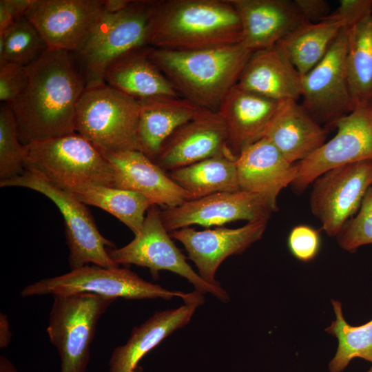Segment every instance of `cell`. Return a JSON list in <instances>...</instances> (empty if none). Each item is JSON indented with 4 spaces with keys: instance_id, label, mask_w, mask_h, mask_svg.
<instances>
[{
    "instance_id": "cell-14",
    "label": "cell",
    "mask_w": 372,
    "mask_h": 372,
    "mask_svg": "<svg viewBox=\"0 0 372 372\" xmlns=\"http://www.w3.org/2000/svg\"><path fill=\"white\" fill-rule=\"evenodd\" d=\"M337 133L309 156L296 163L298 173L291 185L303 192L327 171L344 165L372 161V106L360 107L338 120Z\"/></svg>"
},
{
    "instance_id": "cell-16",
    "label": "cell",
    "mask_w": 372,
    "mask_h": 372,
    "mask_svg": "<svg viewBox=\"0 0 372 372\" xmlns=\"http://www.w3.org/2000/svg\"><path fill=\"white\" fill-rule=\"evenodd\" d=\"M267 222L258 220L236 229L220 227L203 231L187 227L172 231L170 236L183 245L200 278L210 285L220 286L215 278L220 265L229 256L242 254L259 240Z\"/></svg>"
},
{
    "instance_id": "cell-5",
    "label": "cell",
    "mask_w": 372,
    "mask_h": 372,
    "mask_svg": "<svg viewBox=\"0 0 372 372\" xmlns=\"http://www.w3.org/2000/svg\"><path fill=\"white\" fill-rule=\"evenodd\" d=\"M158 1L136 0L124 9L107 12L85 46L72 53L86 88L105 83L107 67L130 50L149 45L152 20Z\"/></svg>"
},
{
    "instance_id": "cell-39",
    "label": "cell",
    "mask_w": 372,
    "mask_h": 372,
    "mask_svg": "<svg viewBox=\"0 0 372 372\" xmlns=\"http://www.w3.org/2000/svg\"><path fill=\"white\" fill-rule=\"evenodd\" d=\"M296 7L309 23H318L328 17L330 5L325 0H293Z\"/></svg>"
},
{
    "instance_id": "cell-29",
    "label": "cell",
    "mask_w": 372,
    "mask_h": 372,
    "mask_svg": "<svg viewBox=\"0 0 372 372\" xmlns=\"http://www.w3.org/2000/svg\"><path fill=\"white\" fill-rule=\"evenodd\" d=\"M167 174L192 200L240 190L236 158L227 156L211 157Z\"/></svg>"
},
{
    "instance_id": "cell-26",
    "label": "cell",
    "mask_w": 372,
    "mask_h": 372,
    "mask_svg": "<svg viewBox=\"0 0 372 372\" xmlns=\"http://www.w3.org/2000/svg\"><path fill=\"white\" fill-rule=\"evenodd\" d=\"M151 46L134 49L121 55L106 69L104 82L136 99L180 96L149 57Z\"/></svg>"
},
{
    "instance_id": "cell-8",
    "label": "cell",
    "mask_w": 372,
    "mask_h": 372,
    "mask_svg": "<svg viewBox=\"0 0 372 372\" xmlns=\"http://www.w3.org/2000/svg\"><path fill=\"white\" fill-rule=\"evenodd\" d=\"M52 296L47 333L61 372H85L97 323L115 300L87 293Z\"/></svg>"
},
{
    "instance_id": "cell-23",
    "label": "cell",
    "mask_w": 372,
    "mask_h": 372,
    "mask_svg": "<svg viewBox=\"0 0 372 372\" xmlns=\"http://www.w3.org/2000/svg\"><path fill=\"white\" fill-rule=\"evenodd\" d=\"M236 85L278 102L302 95V75L276 46L253 52Z\"/></svg>"
},
{
    "instance_id": "cell-40",
    "label": "cell",
    "mask_w": 372,
    "mask_h": 372,
    "mask_svg": "<svg viewBox=\"0 0 372 372\" xmlns=\"http://www.w3.org/2000/svg\"><path fill=\"white\" fill-rule=\"evenodd\" d=\"M12 333L10 332L9 321L6 314H0V348H6L11 340Z\"/></svg>"
},
{
    "instance_id": "cell-31",
    "label": "cell",
    "mask_w": 372,
    "mask_h": 372,
    "mask_svg": "<svg viewBox=\"0 0 372 372\" xmlns=\"http://www.w3.org/2000/svg\"><path fill=\"white\" fill-rule=\"evenodd\" d=\"M335 319L325 329L338 339V346L328 367L329 372H342L355 358L372 362V320L358 327L349 324L342 313V303L331 300Z\"/></svg>"
},
{
    "instance_id": "cell-24",
    "label": "cell",
    "mask_w": 372,
    "mask_h": 372,
    "mask_svg": "<svg viewBox=\"0 0 372 372\" xmlns=\"http://www.w3.org/2000/svg\"><path fill=\"white\" fill-rule=\"evenodd\" d=\"M202 302H184L182 306L156 312L144 323L135 327L125 344L113 351L110 372H143L140 360L165 338L191 320Z\"/></svg>"
},
{
    "instance_id": "cell-20",
    "label": "cell",
    "mask_w": 372,
    "mask_h": 372,
    "mask_svg": "<svg viewBox=\"0 0 372 372\" xmlns=\"http://www.w3.org/2000/svg\"><path fill=\"white\" fill-rule=\"evenodd\" d=\"M279 102L235 85L218 110L225 125L228 149L236 158L247 146L264 137Z\"/></svg>"
},
{
    "instance_id": "cell-21",
    "label": "cell",
    "mask_w": 372,
    "mask_h": 372,
    "mask_svg": "<svg viewBox=\"0 0 372 372\" xmlns=\"http://www.w3.org/2000/svg\"><path fill=\"white\" fill-rule=\"evenodd\" d=\"M239 188L277 205L280 192L295 180L297 167L265 137L245 147L236 158Z\"/></svg>"
},
{
    "instance_id": "cell-2",
    "label": "cell",
    "mask_w": 372,
    "mask_h": 372,
    "mask_svg": "<svg viewBox=\"0 0 372 372\" xmlns=\"http://www.w3.org/2000/svg\"><path fill=\"white\" fill-rule=\"evenodd\" d=\"M251 53L239 43L192 50L150 47L149 57L180 97L199 107L218 112Z\"/></svg>"
},
{
    "instance_id": "cell-25",
    "label": "cell",
    "mask_w": 372,
    "mask_h": 372,
    "mask_svg": "<svg viewBox=\"0 0 372 372\" xmlns=\"http://www.w3.org/2000/svg\"><path fill=\"white\" fill-rule=\"evenodd\" d=\"M137 100L138 141L142 152L152 161L166 139L203 110L180 96H151Z\"/></svg>"
},
{
    "instance_id": "cell-6",
    "label": "cell",
    "mask_w": 372,
    "mask_h": 372,
    "mask_svg": "<svg viewBox=\"0 0 372 372\" xmlns=\"http://www.w3.org/2000/svg\"><path fill=\"white\" fill-rule=\"evenodd\" d=\"M138 100L104 83L86 88L76 108L75 131L101 154L141 151Z\"/></svg>"
},
{
    "instance_id": "cell-36",
    "label": "cell",
    "mask_w": 372,
    "mask_h": 372,
    "mask_svg": "<svg viewBox=\"0 0 372 372\" xmlns=\"http://www.w3.org/2000/svg\"><path fill=\"white\" fill-rule=\"evenodd\" d=\"M28 80L25 66L12 63L0 65L1 103H12L25 89Z\"/></svg>"
},
{
    "instance_id": "cell-35",
    "label": "cell",
    "mask_w": 372,
    "mask_h": 372,
    "mask_svg": "<svg viewBox=\"0 0 372 372\" xmlns=\"http://www.w3.org/2000/svg\"><path fill=\"white\" fill-rule=\"evenodd\" d=\"M322 240L318 230L307 225H298L290 231L287 238L288 249L297 260L307 262L319 254Z\"/></svg>"
},
{
    "instance_id": "cell-10",
    "label": "cell",
    "mask_w": 372,
    "mask_h": 372,
    "mask_svg": "<svg viewBox=\"0 0 372 372\" xmlns=\"http://www.w3.org/2000/svg\"><path fill=\"white\" fill-rule=\"evenodd\" d=\"M165 228L161 209L152 206L147 211L143 225L138 234L127 245L109 251L111 259L117 265H135L147 267L154 278L161 271L175 273L193 285L196 291L210 293L220 301L229 300V295L220 285L204 281L187 262L186 258L176 246Z\"/></svg>"
},
{
    "instance_id": "cell-38",
    "label": "cell",
    "mask_w": 372,
    "mask_h": 372,
    "mask_svg": "<svg viewBox=\"0 0 372 372\" xmlns=\"http://www.w3.org/2000/svg\"><path fill=\"white\" fill-rule=\"evenodd\" d=\"M34 0H1L0 32H3L21 18L25 17Z\"/></svg>"
},
{
    "instance_id": "cell-28",
    "label": "cell",
    "mask_w": 372,
    "mask_h": 372,
    "mask_svg": "<svg viewBox=\"0 0 372 372\" xmlns=\"http://www.w3.org/2000/svg\"><path fill=\"white\" fill-rule=\"evenodd\" d=\"M346 66L353 110L372 106V14L347 27Z\"/></svg>"
},
{
    "instance_id": "cell-37",
    "label": "cell",
    "mask_w": 372,
    "mask_h": 372,
    "mask_svg": "<svg viewBox=\"0 0 372 372\" xmlns=\"http://www.w3.org/2000/svg\"><path fill=\"white\" fill-rule=\"evenodd\" d=\"M371 10L372 0H341L336 10L331 13L349 27L371 13Z\"/></svg>"
},
{
    "instance_id": "cell-41",
    "label": "cell",
    "mask_w": 372,
    "mask_h": 372,
    "mask_svg": "<svg viewBox=\"0 0 372 372\" xmlns=\"http://www.w3.org/2000/svg\"><path fill=\"white\" fill-rule=\"evenodd\" d=\"M0 372H18V371L9 359L5 356H1Z\"/></svg>"
},
{
    "instance_id": "cell-15",
    "label": "cell",
    "mask_w": 372,
    "mask_h": 372,
    "mask_svg": "<svg viewBox=\"0 0 372 372\" xmlns=\"http://www.w3.org/2000/svg\"><path fill=\"white\" fill-rule=\"evenodd\" d=\"M277 209L278 206L267 198L239 190L187 200L161 210V217L165 228L172 232L194 225L210 227L236 220L268 221Z\"/></svg>"
},
{
    "instance_id": "cell-33",
    "label": "cell",
    "mask_w": 372,
    "mask_h": 372,
    "mask_svg": "<svg viewBox=\"0 0 372 372\" xmlns=\"http://www.w3.org/2000/svg\"><path fill=\"white\" fill-rule=\"evenodd\" d=\"M26 149L19 137L15 116L8 103L0 105V181L24 172Z\"/></svg>"
},
{
    "instance_id": "cell-43",
    "label": "cell",
    "mask_w": 372,
    "mask_h": 372,
    "mask_svg": "<svg viewBox=\"0 0 372 372\" xmlns=\"http://www.w3.org/2000/svg\"><path fill=\"white\" fill-rule=\"evenodd\" d=\"M371 14H372V10H371Z\"/></svg>"
},
{
    "instance_id": "cell-12",
    "label": "cell",
    "mask_w": 372,
    "mask_h": 372,
    "mask_svg": "<svg viewBox=\"0 0 372 372\" xmlns=\"http://www.w3.org/2000/svg\"><path fill=\"white\" fill-rule=\"evenodd\" d=\"M107 12L105 0H34L25 17L48 48L76 53Z\"/></svg>"
},
{
    "instance_id": "cell-4",
    "label": "cell",
    "mask_w": 372,
    "mask_h": 372,
    "mask_svg": "<svg viewBox=\"0 0 372 372\" xmlns=\"http://www.w3.org/2000/svg\"><path fill=\"white\" fill-rule=\"evenodd\" d=\"M25 146V170L38 174L61 189L72 192L94 185L114 187L111 163L76 132Z\"/></svg>"
},
{
    "instance_id": "cell-9",
    "label": "cell",
    "mask_w": 372,
    "mask_h": 372,
    "mask_svg": "<svg viewBox=\"0 0 372 372\" xmlns=\"http://www.w3.org/2000/svg\"><path fill=\"white\" fill-rule=\"evenodd\" d=\"M0 186L31 189L43 194L56 205L64 219L71 269L90 263L107 268L118 267L106 249L114 244L101 235L89 210L70 192L28 170L16 178L1 180Z\"/></svg>"
},
{
    "instance_id": "cell-7",
    "label": "cell",
    "mask_w": 372,
    "mask_h": 372,
    "mask_svg": "<svg viewBox=\"0 0 372 372\" xmlns=\"http://www.w3.org/2000/svg\"><path fill=\"white\" fill-rule=\"evenodd\" d=\"M87 293L116 300H142L163 298L170 300L181 298L184 302L196 300L199 293L194 291L183 293L171 291L159 285L147 282L136 273L125 268L103 267L85 265L71 269L67 273L40 280L25 287L22 297L51 294L71 295Z\"/></svg>"
},
{
    "instance_id": "cell-13",
    "label": "cell",
    "mask_w": 372,
    "mask_h": 372,
    "mask_svg": "<svg viewBox=\"0 0 372 372\" xmlns=\"http://www.w3.org/2000/svg\"><path fill=\"white\" fill-rule=\"evenodd\" d=\"M371 184L372 161L337 167L315 179L310 207L329 236H337L357 213Z\"/></svg>"
},
{
    "instance_id": "cell-34",
    "label": "cell",
    "mask_w": 372,
    "mask_h": 372,
    "mask_svg": "<svg viewBox=\"0 0 372 372\" xmlns=\"http://www.w3.org/2000/svg\"><path fill=\"white\" fill-rule=\"evenodd\" d=\"M336 237L340 247L350 252L372 244V184L357 213L347 221Z\"/></svg>"
},
{
    "instance_id": "cell-32",
    "label": "cell",
    "mask_w": 372,
    "mask_h": 372,
    "mask_svg": "<svg viewBox=\"0 0 372 372\" xmlns=\"http://www.w3.org/2000/svg\"><path fill=\"white\" fill-rule=\"evenodd\" d=\"M48 48L37 29L23 17L0 32V65L12 63L25 67Z\"/></svg>"
},
{
    "instance_id": "cell-30",
    "label": "cell",
    "mask_w": 372,
    "mask_h": 372,
    "mask_svg": "<svg viewBox=\"0 0 372 372\" xmlns=\"http://www.w3.org/2000/svg\"><path fill=\"white\" fill-rule=\"evenodd\" d=\"M69 192L84 205L95 206L111 214L134 235L142 228L145 212L154 205L137 192L111 186H90Z\"/></svg>"
},
{
    "instance_id": "cell-42",
    "label": "cell",
    "mask_w": 372,
    "mask_h": 372,
    "mask_svg": "<svg viewBox=\"0 0 372 372\" xmlns=\"http://www.w3.org/2000/svg\"><path fill=\"white\" fill-rule=\"evenodd\" d=\"M367 372H372V366L370 367Z\"/></svg>"
},
{
    "instance_id": "cell-27",
    "label": "cell",
    "mask_w": 372,
    "mask_h": 372,
    "mask_svg": "<svg viewBox=\"0 0 372 372\" xmlns=\"http://www.w3.org/2000/svg\"><path fill=\"white\" fill-rule=\"evenodd\" d=\"M345 21L331 12L318 23H307L296 28L276 45L302 76L327 54Z\"/></svg>"
},
{
    "instance_id": "cell-11",
    "label": "cell",
    "mask_w": 372,
    "mask_h": 372,
    "mask_svg": "<svg viewBox=\"0 0 372 372\" xmlns=\"http://www.w3.org/2000/svg\"><path fill=\"white\" fill-rule=\"evenodd\" d=\"M347 48V28H344L325 56L302 76V105L322 126L334 127L353 110L346 66Z\"/></svg>"
},
{
    "instance_id": "cell-19",
    "label": "cell",
    "mask_w": 372,
    "mask_h": 372,
    "mask_svg": "<svg viewBox=\"0 0 372 372\" xmlns=\"http://www.w3.org/2000/svg\"><path fill=\"white\" fill-rule=\"evenodd\" d=\"M239 17L241 43L251 52L269 49L309 23L289 0H229Z\"/></svg>"
},
{
    "instance_id": "cell-17",
    "label": "cell",
    "mask_w": 372,
    "mask_h": 372,
    "mask_svg": "<svg viewBox=\"0 0 372 372\" xmlns=\"http://www.w3.org/2000/svg\"><path fill=\"white\" fill-rule=\"evenodd\" d=\"M217 156L236 158L228 149L227 131L219 113L203 109L166 139L153 161L169 172Z\"/></svg>"
},
{
    "instance_id": "cell-22",
    "label": "cell",
    "mask_w": 372,
    "mask_h": 372,
    "mask_svg": "<svg viewBox=\"0 0 372 372\" xmlns=\"http://www.w3.org/2000/svg\"><path fill=\"white\" fill-rule=\"evenodd\" d=\"M327 128L316 121L298 101L279 102L264 137L291 164L303 161L326 141Z\"/></svg>"
},
{
    "instance_id": "cell-1",
    "label": "cell",
    "mask_w": 372,
    "mask_h": 372,
    "mask_svg": "<svg viewBox=\"0 0 372 372\" xmlns=\"http://www.w3.org/2000/svg\"><path fill=\"white\" fill-rule=\"evenodd\" d=\"M25 68L26 87L8 103L21 143L26 145L75 133L77 105L86 87L74 54L48 48Z\"/></svg>"
},
{
    "instance_id": "cell-3",
    "label": "cell",
    "mask_w": 372,
    "mask_h": 372,
    "mask_svg": "<svg viewBox=\"0 0 372 372\" xmlns=\"http://www.w3.org/2000/svg\"><path fill=\"white\" fill-rule=\"evenodd\" d=\"M241 41L240 19L229 0H158L151 24V47L192 50Z\"/></svg>"
},
{
    "instance_id": "cell-18",
    "label": "cell",
    "mask_w": 372,
    "mask_h": 372,
    "mask_svg": "<svg viewBox=\"0 0 372 372\" xmlns=\"http://www.w3.org/2000/svg\"><path fill=\"white\" fill-rule=\"evenodd\" d=\"M102 154L113 167L115 187L137 192L163 209L192 200L188 192L143 152L128 150Z\"/></svg>"
}]
</instances>
